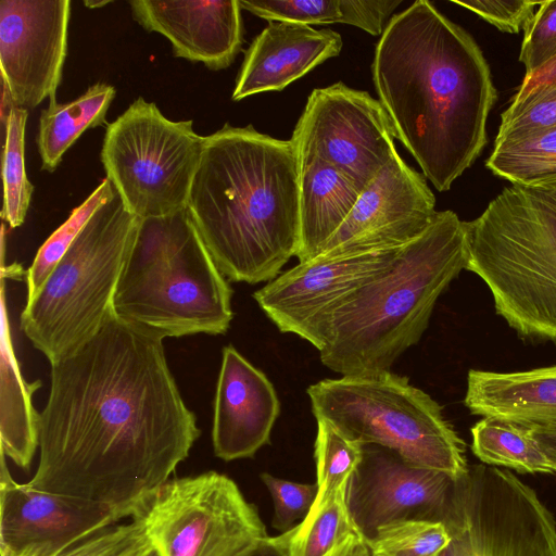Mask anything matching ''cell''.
<instances>
[{"label":"cell","mask_w":556,"mask_h":556,"mask_svg":"<svg viewBox=\"0 0 556 556\" xmlns=\"http://www.w3.org/2000/svg\"><path fill=\"white\" fill-rule=\"evenodd\" d=\"M201 431L169 369L163 339L110 314L51 364L30 485L134 518L185 460Z\"/></svg>","instance_id":"cell-1"},{"label":"cell","mask_w":556,"mask_h":556,"mask_svg":"<svg viewBox=\"0 0 556 556\" xmlns=\"http://www.w3.org/2000/svg\"><path fill=\"white\" fill-rule=\"evenodd\" d=\"M371 72L395 137L447 191L488 141L497 93L480 47L431 2L417 0L388 22Z\"/></svg>","instance_id":"cell-2"},{"label":"cell","mask_w":556,"mask_h":556,"mask_svg":"<svg viewBox=\"0 0 556 556\" xmlns=\"http://www.w3.org/2000/svg\"><path fill=\"white\" fill-rule=\"evenodd\" d=\"M300 154L293 141L225 124L204 137L187 211L220 273L256 285L299 248Z\"/></svg>","instance_id":"cell-3"},{"label":"cell","mask_w":556,"mask_h":556,"mask_svg":"<svg viewBox=\"0 0 556 556\" xmlns=\"http://www.w3.org/2000/svg\"><path fill=\"white\" fill-rule=\"evenodd\" d=\"M466 264L464 222L453 211L437 212L386 268L325 312L301 338L342 376L390 370L421 339L438 299Z\"/></svg>","instance_id":"cell-4"},{"label":"cell","mask_w":556,"mask_h":556,"mask_svg":"<svg viewBox=\"0 0 556 556\" xmlns=\"http://www.w3.org/2000/svg\"><path fill=\"white\" fill-rule=\"evenodd\" d=\"M231 298L187 208L139 219L113 299L117 318L163 340L224 334Z\"/></svg>","instance_id":"cell-5"},{"label":"cell","mask_w":556,"mask_h":556,"mask_svg":"<svg viewBox=\"0 0 556 556\" xmlns=\"http://www.w3.org/2000/svg\"><path fill=\"white\" fill-rule=\"evenodd\" d=\"M466 270L521 338L556 344V179L504 188L464 222Z\"/></svg>","instance_id":"cell-6"},{"label":"cell","mask_w":556,"mask_h":556,"mask_svg":"<svg viewBox=\"0 0 556 556\" xmlns=\"http://www.w3.org/2000/svg\"><path fill=\"white\" fill-rule=\"evenodd\" d=\"M139 219L115 191L26 301L21 329L50 365L88 342L113 312L117 280Z\"/></svg>","instance_id":"cell-7"},{"label":"cell","mask_w":556,"mask_h":556,"mask_svg":"<svg viewBox=\"0 0 556 556\" xmlns=\"http://www.w3.org/2000/svg\"><path fill=\"white\" fill-rule=\"evenodd\" d=\"M312 412L346 437L376 444L406 462L447 473L465 475V443L443 407L407 377L380 371L324 379L307 388Z\"/></svg>","instance_id":"cell-8"},{"label":"cell","mask_w":556,"mask_h":556,"mask_svg":"<svg viewBox=\"0 0 556 556\" xmlns=\"http://www.w3.org/2000/svg\"><path fill=\"white\" fill-rule=\"evenodd\" d=\"M204 137L143 98L106 126L100 159L126 208L139 218L187 208Z\"/></svg>","instance_id":"cell-9"},{"label":"cell","mask_w":556,"mask_h":556,"mask_svg":"<svg viewBox=\"0 0 556 556\" xmlns=\"http://www.w3.org/2000/svg\"><path fill=\"white\" fill-rule=\"evenodd\" d=\"M441 521L451 542L439 556H556V521L511 471L484 464L454 480Z\"/></svg>","instance_id":"cell-10"},{"label":"cell","mask_w":556,"mask_h":556,"mask_svg":"<svg viewBox=\"0 0 556 556\" xmlns=\"http://www.w3.org/2000/svg\"><path fill=\"white\" fill-rule=\"evenodd\" d=\"M137 516L160 556H240L269 536L257 508L216 471L169 479Z\"/></svg>","instance_id":"cell-11"},{"label":"cell","mask_w":556,"mask_h":556,"mask_svg":"<svg viewBox=\"0 0 556 556\" xmlns=\"http://www.w3.org/2000/svg\"><path fill=\"white\" fill-rule=\"evenodd\" d=\"M394 138L380 101L337 83L312 91L291 140L300 155L323 160L364 189L397 153Z\"/></svg>","instance_id":"cell-12"},{"label":"cell","mask_w":556,"mask_h":556,"mask_svg":"<svg viewBox=\"0 0 556 556\" xmlns=\"http://www.w3.org/2000/svg\"><path fill=\"white\" fill-rule=\"evenodd\" d=\"M68 0H1L2 91L14 106L56 103L67 52Z\"/></svg>","instance_id":"cell-13"},{"label":"cell","mask_w":556,"mask_h":556,"mask_svg":"<svg viewBox=\"0 0 556 556\" xmlns=\"http://www.w3.org/2000/svg\"><path fill=\"white\" fill-rule=\"evenodd\" d=\"M124 518L114 507L16 482L1 452L0 554L59 556Z\"/></svg>","instance_id":"cell-14"},{"label":"cell","mask_w":556,"mask_h":556,"mask_svg":"<svg viewBox=\"0 0 556 556\" xmlns=\"http://www.w3.org/2000/svg\"><path fill=\"white\" fill-rule=\"evenodd\" d=\"M454 478L413 465L395 452L363 444V458L346 485L351 518L365 541L388 523L441 521Z\"/></svg>","instance_id":"cell-15"},{"label":"cell","mask_w":556,"mask_h":556,"mask_svg":"<svg viewBox=\"0 0 556 556\" xmlns=\"http://www.w3.org/2000/svg\"><path fill=\"white\" fill-rule=\"evenodd\" d=\"M434 206L426 179L396 153L362 190L318 256L404 245L433 222Z\"/></svg>","instance_id":"cell-16"},{"label":"cell","mask_w":556,"mask_h":556,"mask_svg":"<svg viewBox=\"0 0 556 556\" xmlns=\"http://www.w3.org/2000/svg\"><path fill=\"white\" fill-rule=\"evenodd\" d=\"M402 247L317 256L283 271L253 298L281 332L302 337L337 302L386 268Z\"/></svg>","instance_id":"cell-17"},{"label":"cell","mask_w":556,"mask_h":556,"mask_svg":"<svg viewBox=\"0 0 556 556\" xmlns=\"http://www.w3.org/2000/svg\"><path fill=\"white\" fill-rule=\"evenodd\" d=\"M213 408L214 453L230 462L253 457L269 444L280 402L267 376L227 345L222 353Z\"/></svg>","instance_id":"cell-18"},{"label":"cell","mask_w":556,"mask_h":556,"mask_svg":"<svg viewBox=\"0 0 556 556\" xmlns=\"http://www.w3.org/2000/svg\"><path fill=\"white\" fill-rule=\"evenodd\" d=\"M129 5L134 18L146 30L170 41L176 58L219 71L228 67L241 50L239 0H131Z\"/></svg>","instance_id":"cell-19"},{"label":"cell","mask_w":556,"mask_h":556,"mask_svg":"<svg viewBox=\"0 0 556 556\" xmlns=\"http://www.w3.org/2000/svg\"><path fill=\"white\" fill-rule=\"evenodd\" d=\"M341 35L330 28L269 22L244 53L231 96L233 101L280 91L342 49Z\"/></svg>","instance_id":"cell-20"},{"label":"cell","mask_w":556,"mask_h":556,"mask_svg":"<svg viewBox=\"0 0 556 556\" xmlns=\"http://www.w3.org/2000/svg\"><path fill=\"white\" fill-rule=\"evenodd\" d=\"M464 404L481 417L518 424L556 421V365L513 372L470 369Z\"/></svg>","instance_id":"cell-21"},{"label":"cell","mask_w":556,"mask_h":556,"mask_svg":"<svg viewBox=\"0 0 556 556\" xmlns=\"http://www.w3.org/2000/svg\"><path fill=\"white\" fill-rule=\"evenodd\" d=\"M362 188L323 160L300 155L299 263L317 257L354 207Z\"/></svg>","instance_id":"cell-22"},{"label":"cell","mask_w":556,"mask_h":556,"mask_svg":"<svg viewBox=\"0 0 556 556\" xmlns=\"http://www.w3.org/2000/svg\"><path fill=\"white\" fill-rule=\"evenodd\" d=\"M0 450L16 466L28 469L38 448L40 413L31 396L40 381L27 382L14 354L1 277Z\"/></svg>","instance_id":"cell-23"},{"label":"cell","mask_w":556,"mask_h":556,"mask_svg":"<svg viewBox=\"0 0 556 556\" xmlns=\"http://www.w3.org/2000/svg\"><path fill=\"white\" fill-rule=\"evenodd\" d=\"M115 93L113 86L97 83L77 99L49 104L41 112L36 140L41 169L50 173L55 170L64 153L85 130L109 125L105 116Z\"/></svg>","instance_id":"cell-24"},{"label":"cell","mask_w":556,"mask_h":556,"mask_svg":"<svg viewBox=\"0 0 556 556\" xmlns=\"http://www.w3.org/2000/svg\"><path fill=\"white\" fill-rule=\"evenodd\" d=\"M471 451L483 464L522 473H554L522 424L483 417L471 428Z\"/></svg>","instance_id":"cell-25"},{"label":"cell","mask_w":556,"mask_h":556,"mask_svg":"<svg viewBox=\"0 0 556 556\" xmlns=\"http://www.w3.org/2000/svg\"><path fill=\"white\" fill-rule=\"evenodd\" d=\"M511 185H539L556 179V127L529 136L494 142L485 163Z\"/></svg>","instance_id":"cell-26"},{"label":"cell","mask_w":556,"mask_h":556,"mask_svg":"<svg viewBox=\"0 0 556 556\" xmlns=\"http://www.w3.org/2000/svg\"><path fill=\"white\" fill-rule=\"evenodd\" d=\"M289 532V556H326L350 538L361 535L348 508L346 485Z\"/></svg>","instance_id":"cell-27"},{"label":"cell","mask_w":556,"mask_h":556,"mask_svg":"<svg viewBox=\"0 0 556 556\" xmlns=\"http://www.w3.org/2000/svg\"><path fill=\"white\" fill-rule=\"evenodd\" d=\"M27 117L26 109L11 105L3 121V206L1 216L11 228L20 227L24 223L34 191L26 174L24 159Z\"/></svg>","instance_id":"cell-28"},{"label":"cell","mask_w":556,"mask_h":556,"mask_svg":"<svg viewBox=\"0 0 556 556\" xmlns=\"http://www.w3.org/2000/svg\"><path fill=\"white\" fill-rule=\"evenodd\" d=\"M314 444L317 496L311 510L323 506L348 482L363 458V444L324 419H316Z\"/></svg>","instance_id":"cell-29"},{"label":"cell","mask_w":556,"mask_h":556,"mask_svg":"<svg viewBox=\"0 0 556 556\" xmlns=\"http://www.w3.org/2000/svg\"><path fill=\"white\" fill-rule=\"evenodd\" d=\"M115 189L105 178L91 194L77 207L70 217L46 240L38 250L25 277L27 282V300H30L41 288L58 262L65 254L92 214L113 198Z\"/></svg>","instance_id":"cell-30"},{"label":"cell","mask_w":556,"mask_h":556,"mask_svg":"<svg viewBox=\"0 0 556 556\" xmlns=\"http://www.w3.org/2000/svg\"><path fill=\"white\" fill-rule=\"evenodd\" d=\"M365 542L370 556H439L451 535L442 521L403 520L380 527Z\"/></svg>","instance_id":"cell-31"},{"label":"cell","mask_w":556,"mask_h":556,"mask_svg":"<svg viewBox=\"0 0 556 556\" xmlns=\"http://www.w3.org/2000/svg\"><path fill=\"white\" fill-rule=\"evenodd\" d=\"M556 127V85L540 88L503 112L495 142Z\"/></svg>","instance_id":"cell-32"},{"label":"cell","mask_w":556,"mask_h":556,"mask_svg":"<svg viewBox=\"0 0 556 556\" xmlns=\"http://www.w3.org/2000/svg\"><path fill=\"white\" fill-rule=\"evenodd\" d=\"M241 9L269 22L343 23L340 0H239Z\"/></svg>","instance_id":"cell-33"},{"label":"cell","mask_w":556,"mask_h":556,"mask_svg":"<svg viewBox=\"0 0 556 556\" xmlns=\"http://www.w3.org/2000/svg\"><path fill=\"white\" fill-rule=\"evenodd\" d=\"M152 546L141 517L109 527L59 556H138Z\"/></svg>","instance_id":"cell-34"},{"label":"cell","mask_w":556,"mask_h":556,"mask_svg":"<svg viewBox=\"0 0 556 556\" xmlns=\"http://www.w3.org/2000/svg\"><path fill=\"white\" fill-rule=\"evenodd\" d=\"M261 480L268 489L274 502L273 527L287 532L295 521H303L311 511L318 492L317 484H305L261 473Z\"/></svg>","instance_id":"cell-35"},{"label":"cell","mask_w":556,"mask_h":556,"mask_svg":"<svg viewBox=\"0 0 556 556\" xmlns=\"http://www.w3.org/2000/svg\"><path fill=\"white\" fill-rule=\"evenodd\" d=\"M556 58V0L541 1L523 27L519 61L530 75Z\"/></svg>","instance_id":"cell-36"},{"label":"cell","mask_w":556,"mask_h":556,"mask_svg":"<svg viewBox=\"0 0 556 556\" xmlns=\"http://www.w3.org/2000/svg\"><path fill=\"white\" fill-rule=\"evenodd\" d=\"M458 4L480 18L494 25L501 31L516 34L531 20L541 1L531 0H470L458 1Z\"/></svg>","instance_id":"cell-37"},{"label":"cell","mask_w":556,"mask_h":556,"mask_svg":"<svg viewBox=\"0 0 556 556\" xmlns=\"http://www.w3.org/2000/svg\"><path fill=\"white\" fill-rule=\"evenodd\" d=\"M343 23L358 27L372 36L382 34L389 15L401 0H340Z\"/></svg>","instance_id":"cell-38"},{"label":"cell","mask_w":556,"mask_h":556,"mask_svg":"<svg viewBox=\"0 0 556 556\" xmlns=\"http://www.w3.org/2000/svg\"><path fill=\"white\" fill-rule=\"evenodd\" d=\"M547 459L553 472H556V421L544 424H522Z\"/></svg>","instance_id":"cell-39"},{"label":"cell","mask_w":556,"mask_h":556,"mask_svg":"<svg viewBox=\"0 0 556 556\" xmlns=\"http://www.w3.org/2000/svg\"><path fill=\"white\" fill-rule=\"evenodd\" d=\"M555 85L556 58L551 60L548 63H546L544 66H542L534 73L530 75H525V78L521 85L519 86L517 92L515 93L511 102H518L540 88Z\"/></svg>","instance_id":"cell-40"},{"label":"cell","mask_w":556,"mask_h":556,"mask_svg":"<svg viewBox=\"0 0 556 556\" xmlns=\"http://www.w3.org/2000/svg\"><path fill=\"white\" fill-rule=\"evenodd\" d=\"M289 531L278 536H267L240 556H289Z\"/></svg>","instance_id":"cell-41"},{"label":"cell","mask_w":556,"mask_h":556,"mask_svg":"<svg viewBox=\"0 0 556 556\" xmlns=\"http://www.w3.org/2000/svg\"><path fill=\"white\" fill-rule=\"evenodd\" d=\"M326 556H370V554L364 538L358 534L350 538Z\"/></svg>","instance_id":"cell-42"},{"label":"cell","mask_w":556,"mask_h":556,"mask_svg":"<svg viewBox=\"0 0 556 556\" xmlns=\"http://www.w3.org/2000/svg\"><path fill=\"white\" fill-rule=\"evenodd\" d=\"M109 3H110V1H100V2L84 1V4L90 9L100 8V7L106 5Z\"/></svg>","instance_id":"cell-43"},{"label":"cell","mask_w":556,"mask_h":556,"mask_svg":"<svg viewBox=\"0 0 556 556\" xmlns=\"http://www.w3.org/2000/svg\"><path fill=\"white\" fill-rule=\"evenodd\" d=\"M138 556H160L153 546H150Z\"/></svg>","instance_id":"cell-44"},{"label":"cell","mask_w":556,"mask_h":556,"mask_svg":"<svg viewBox=\"0 0 556 556\" xmlns=\"http://www.w3.org/2000/svg\"><path fill=\"white\" fill-rule=\"evenodd\" d=\"M1 556H31L27 554H0Z\"/></svg>","instance_id":"cell-45"}]
</instances>
